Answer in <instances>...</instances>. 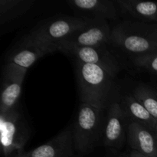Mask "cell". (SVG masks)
Wrapping results in <instances>:
<instances>
[{"mask_svg":"<svg viewBox=\"0 0 157 157\" xmlns=\"http://www.w3.org/2000/svg\"><path fill=\"white\" fill-rule=\"evenodd\" d=\"M116 4L126 21L157 22V2L117 0Z\"/></svg>","mask_w":157,"mask_h":157,"instance_id":"5bb4252c","label":"cell"},{"mask_svg":"<svg viewBox=\"0 0 157 157\" xmlns=\"http://www.w3.org/2000/svg\"><path fill=\"white\" fill-rule=\"evenodd\" d=\"M127 141L132 150L146 156L157 157V143L155 133L143 124L128 121Z\"/></svg>","mask_w":157,"mask_h":157,"instance_id":"4fadbf2b","label":"cell"},{"mask_svg":"<svg viewBox=\"0 0 157 157\" xmlns=\"http://www.w3.org/2000/svg\"><path fill=\"white\" fill-rule=\"evenodd\" d=\"M88 21L78 16L52 17L40 21L27 35L55 52L63 41Z\"/></svg>","mask_w":157,"mask_h":157,"instance_id":"5b68a950","label":"cell"},{"mask_svg":"<svg viewBox=\"0 0 157 157\" xmlns=\"http://www.w3.org/2000/svg\"><path fill=\"white\" fill-rule=\"evenodd\" d=\"M154 133H155V136H156V143H157V124H156V129H155V131H154Z\"/></svg>","mask_w":157,"mask_h":157,"instance_id":"44dd1931","label":"cell"},{"mask_svg":"<svg viewBox=\"0 0 157 157\" xmlns=\"http://www.w3.org/2000/svg\"><path fill=\"white\" fill-rule=\"evenodd\" d=\"M0 133L2 152L5 157H15L23 153V149L31 136L29 126L18 105L4 113H0Z\"/></svg>","mask_w":157,"mask_h":157,"instance_id":"277c9868","label":"cell"},{"mask_svg":"<svg viewBox=\"0 0 157 157\" xmlns=\"http://www.w3.org/2000/svg\"><path fill=\"white\" fill-rule=\"evenodd\" d=\"M35 0H0V25L24 16L33 7Z\"/></svg>","mask_w":157,"mask_h":157,"instance_id":"2e32d148","label":"cell"},{"mask_svg":"<svg viewBox=\"0 0 157 157\" xmlns=\"http://www.w3.org/2000/svg\"><path fill=\"white\" fill-rule=\"evenodd\" d=\"M156 23H157V22H156Z\"/></svg>","mask_w":157,"mask_h":157,"instance_id":"7402d4cb","label":"cell"},{"mask_svg":"<svg viewBox=\"0 0 157 157\" xmlns=\"http://www.w3.org/2000/svg\"><path fill=\"white\" fill-rule=\"evenodd\" d=\"M131 94L157 120V91L153 87L140 84L133 89Z\"/></svg>","mask_w":157,"mask_h":157,"instance_id":"e0dca14e","label":"cell"},{"mask_svg":"<svg viewBox=\"0 0 157 157\" xmlns=\"http://www.w3.org/2000/svg\"><path fill=\"white\" fill-rule=\"evenodd\" d=\"M52 52V48L25 35L9 51L5 64L27 71L39 58Z\"/></svg>","mask_w":157,"mask_h":157,"instance_id":"52a82bcc","label":"cell"},{"mask_svg":"<svg viewBox=\"0 0 157 157\" xmlns=\"http://www.w3.org/2000/svg\"><path fill=\"white\" fill-rule=\"evenodd\" d=\"M110 44L134 56L157 52V23L124 21L113 26Z\"/></svg>","mask_w":157,"mask_h":157,"instance_id":"7a4b0ae2","label":"cell"},{"mask_svg":"<svg viewBox=\"0 0 157 157\" xmlns=\"http://www.w3.org/2000/svg\"><path fill=\"white\" fill-rule=\"evenodd\" d=\"M73 127L68 126L45 144L16 157H74Z\"/></svg>","mask_w":157,"mask_h":157,"instance_id":"30bf717a","label":"cell"},{"mask_svg":"<svg viewBox=\"0 0 157 157\" xmlns=\"http://www.w3.org/2000/svg\"><path fill=\"white\" fill-rule=\"evenodd\" d=\"M110 26L107 20H89L88 22L61 43L62 48L73 47H98L110 44Z\"/></svg>","mask_w":157,"mask_h":157,"instance_id":"8992f818","label":"cell"},{"mask_svg":"<svg viewBox=\"0 0 157 157\" xmlns=\"http://www.w3.org/2000/svg\"><path fill=\"white\" fill-rule=\"evenodd\" d=\"M75 72L81 103L107 110L116 99V76L98 65L75 61Z\"/></svg>","mask_w":157,"mask_h":157,"instance_id":"6da1fadb","label":"cell"},{"mask_svg":"<svg viewBox=\"0 0 157 157\" xmlns=\"http://www.w3.org/2000/svg\"><path fill=\"white\" fill-rule=\"evenodd\" d=\"M132 61L136 67L157 75V52L132 57Z\"/></svg>","mask_w":157,"mask_h":157,"instance_id":"ac0fdd59","label":"cell"},{"mask_svg":"<svg viewBox=\"0 0 157 157\" xmlns=\"http://www.w3.org/2000/svg\"><path fill=\"white\" fill-rule=\"evenodd\" d=\"M104 110L90 104L80 103L76 121L73 127L75 151L88 154L103 142L106 117Z\"/></svg>","mask_w":157,"mask_h":157,"instance_id":"3957f363","label":"cell"},{"mask_svg":"<svg viewBox=\"0 0 157 157\" xmlns=\"http://www.w3.org/2000/svg\"><path fill=\"white\" fill-rule=\"evenodd\" d=\"M130 157H150L148 156H146V155L142 154V153H139L137 151H135V150H131V152L130 153Z\"/></svg>","mask_w":157,"mask_h":157,"instance_id":"d6986e66","label":"cell"},{"mask_svg":"<svg viewBox=\"0 0 157 157\" xmlns=\"http://www.w3.org/2000/svg\"><path fill=\"white\" fill-rule=\"evenodd\" d=\"M27 71L5 64L2 70L0 113H4L18 105L23 81Z\"/></svg>","mask_w":157,"mask_h":157,"instance_id":"8fae6325","label":"cell"},{"mask_svg":"<svg viewBox=\"0 0 157 157\" xmlns=\"http://www.w3.org/2000/svg\"><path fill=\"white\" fill-rule=\"evenodd\" d=\"M104 125L103 145L113 150H120L127 140V121L121 107L119 98L111 103L107 108Z\"/></svg>","mask_w":157,"mask_h":157,"instance_id":"ba28073f","label":"cell"},{"mask_svg":"<svg viewBox=\"0 0 157 157\" xmlns=\"http://www.w3.org/2000/svg\"><path fill=\"white\" fill-rule=\"evenodd\" d=\"M67 4L80 18L86 20H116L118 10L116 1L110 0H68Z\"/></svg>","mask_w":157,"mask_h":157,"instance_id":"7c38bea8","label":"cell"},{"mask_svg":"<svg viewBox=\"0 0 157 157\" xmlns=\"http://www.w3.org/2000/svg\"><path fill=\"white\" fill-rule=\"evenodd\" d=\"M119 102L127 121L138 123L148 127L153 132L157 124L155 119L147 109L132 94H127L119 98Z\"/></svg>","mask_w":157,"mask_h":157,"instance_id":"9a60e30c","label":"cell"},{"mask_svg":"<svg viewBox=\"0 0 157 157\" xmlns=\"http://www.w3.org/2000/svg\"><path fill=\"white\" fill-rule=\"evenodd\" d=\"M60 52L74 58L75 61L102 67L114 76L121 69L120 61L106 46L66 48Z\"/></svg>","mask_w":157,"mask_h":157,"instance_id":"9c48e42d","label":"cell"},{"mask_svg":"<svg viewBox=\"0 0 157 157\" xmlns=\"http://www.w3.org/2000/svg\"><path fill=\"white\" fill-rule=\"evenodd\" d=\"M112 157H130V153H117Z\"/></svg>","mask_w":157,"mask_h":157,"instance_id":"ffe728a7","label":"cell"}]
</instances>
